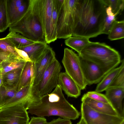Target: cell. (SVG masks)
<instances>
[{
	"label": "cell",
	"instance_id": "cell-33",
	"mask_svg": "<svg viewBox=\"0 0 124 124\" xmlns=\"http://www.w3.org/2000/svg\"><path fill=\"white\" fill-rule=\"evenodd\" d=\"M110 87H124V68L117 76Z\"/></svg>",
	"mask_w": 124,
	"mask_h": 124
},
{
	"label": "cell",
	"instance_id": "cell-21",
	"mask_svg": "<svg viewBox=\"0 0 124 124\" xmlns=\"http://www.w3.org/2000/svg\"><path fill=\"white\" fill-rule=\"evenodd\" d=\"M35 75L34 62L31 61L26 62L23 68L17 86V91L28 85H33Z\"/></svg>",
	"mask_w": 124,
	"mask_h": 124
},
{
	"label": "cell",
	"instance_id": "cell-31",
	"mask_svg": "<svg viewBox=\"0 0 124 124\" xmlns=\"http://www.w3.org/2000/svg\"><path fill=\"white\" fill-rule=\"evenodd\" d=\"M15 47L10 40L6 37L0 38V53L8 52L18 54L15 50Z\"/></svg>",
	"mask_w": 124,
	"mask_h": 124
},
{
	"label": "cell",
	"instance_id": "cell-14",
	"mask_svg": "<svg viewBox=\"0 0 124 124\" xmlns=\"http://www.w3.org/2000/svg\"><path fill=\"white\" fill-rule=\"evenodd\" d=\"M0 72L1 73L23 68L26 62L18 54L8 52L0 53Z\"/></svg>",
	"mask_w": 124,
	"mask_h": 124
},
{
	"label": "cell",
	"instance_id": "cell-35",
	"mask_svg": "<svg viewBox=\"0 0 124 124\" xmlns=\"http://www.w3.org/2000/svg\"><path fill=\"white\" fill-rule=\"evenodd\" d=\"M46 124H72V122L70 120L59 117L47 122Z\"/></svg>",
	"mask_w": 124,
	"mask_h": 124
},
{
	"label": "cell",
	"instance_id": "cell-22",
	"mask_svg": "<svg viewBox=\"0 0 124 124\" xmlns=\"http://www.w3.org/2000/svg\"><path fill=\"white\" fill-rule=\"evenodd\" d=\"M121 64L109 71L98 84L95 91L99 93L105 91L110 87L119 74L124 68V59L121 60Z\"/></svg>",
	"mask_w": 124,
	"mask_h": 124
},
{
	"label": "cell",
	"instance_id": "cell-39",
	"mask_svg": "<svg viewBox=\"0 0 124 124\" xmlns=\"http://www.w3.org/2000/svg\"><path fill=\"white\" fill-rule=\"evenodd\" d=\"M121 124H124V121Z\"/></svg>",
	"mask_w": 124,
	"mask_h": 124
},
{
	"label": "cell",
	"instance_id": "cell-41",
	"mask_svg": "<svg viewBox=\"0 0 124 124\" xmlns=\"http://www.w3.org/2000/svg\"><path fill=\"white\" fill-rule=\"evenodd\" d=\"M77 124H78V123Z\"/></svg>",
	"mask_w": 124,
	"mask_h": 124
},
{
	"label": "cell",
	"instance_id": "cell-13",
	"mask_svg": "<svg viewBox=\"0 0 124 124\" xmlns=\"http://www.w3.org/2000/svg\"><path fill=\"white\" fill-rule=\"evenodd\" d=\"M29 0H6L7 16L9 26L17 22L26 11Z\"/></svg>",
	"mask_w": 124,
	"mask_h": 124
},
{
	"label": "cell",
	"instance_id": "cell-37",
	"mask_svg": "<svg viewBox=\"0 0 124 124\" xmlns=\"http://www.w3.org/2000/svg\"><path fill=\"white\" fill-rule=\"evenodd\" d=\"M78 124H86L83 118L81 117L80 121L78 123Z\"/></svg>",
	"mask_w": 124,
	"mask_h": 124
},
{
	"label": "cell",
	"instance_id": "cell-10",
	"mask_svg": "<svg viewBox=\"0 0 124 124\" xmlns=\"http://www.w3.org/2000/svg\"><path fill=\"white\" fill-rule=\"evenodd\" d=\"M81 117L86 124H121L124 117L102 113L92 109L82 102L81 105Z\"/></svg>",
	"mask_w": 124,
	"mask_h": 124
},
{
	"label": "cell",
	"instance_id": "cell-8",
	"mask_svg": "<svg viewBox=\"0 0 124 124\" xmlns=\"http://www.w3.org/2000/svg\"><path fill=\"white\" fill-rule=\"evenodd\" d=\"M62 66L56 59L54 60L44 72L39 83L33 86L35 93L41 97L51 93L58 85Z\"/></svg>",
	"mask_w": 124,
	"mask_h": 124
},
{
	"label": "cell",
	"instance_id": "cell-25",
	"mask_svg": "<svg viewBox=\"0 0 124 124\" xmlns=\"http://www.w3.org/2000/svg\"><path fill=\"white\" fill-rule=\"evenodd\" d=\"M108 38L111 40L123 38L124 37V21H116L108 34Z\"/></svg>",
	"mask_w": 124,
	"mask_h": 124
},
{
	"label": "cell",
	"instance_id": "cell-11",
	"mask_svg": "<svg viewBox=\"0 0 124 124\" xmlns=\"http://www.w3.org/2000/svg\"><path fill=\"white\" fill-rule=\"evenodd\" d=\"M28 113L24 108L20 106L0 109V124H28Z\"/></svg>",
	"mask_w": 124,
	"mask_h": 124
},
{
	"label": "cell",
	"instance_id": "cell-15",
	"mask_svg": "<svg viewBox=\"0 0 124 124\" xmlns=\"http://www.w3.org/2000/svg\"><path fill=\"white\" fill-rule=\"evenodd\" d=\"M55 59L54 52L49 46L39 59L34 62L35 75L33 86L39 83L45 72Z\"/></svg>",
	"mask_w": 124,
	"mask_h": 124
},
{
	"label": "cell",
	"instance_id": "cell-32",
	"mask_svg": "<svg viewBox=\"0 0 124 124\" xmlns=\"http://www.w3.org/2000/svg\"><path fill=\"white\" fill-rule=\"evenodd\" d=\"M82 96L88 97L98 101L110 104L105 94L95 91L88 92Z\"/></svg>",
	"mask_w": 124,
	"mask_h": 124
},
{
	"label": "cell",
	"instance_id": "cell-5",
	"mask_svg": "<svg viewBox=\"0 0 124 124\" xmlns=\"http://www.w3.org/2000/svg\"><path fill=\"white\" fill-rule=\"evenodd\" d=\"M58 14L57 39L72 36L75 15L78 0H55Z\"/></svg>",
	"mask_w": 124,
	"mask_h": 124
},
{
	"label": "cell",
	"instance_id": "cell-4",
	"mask_svg": "<svg viewBox=\"0 0 124 124\" xmlns=\"http://www.w3.org/2000/svg\"><path fill=\"white\" fill-rule=\"evenodd\" d=\"M9 28L10 32L20 33L24 36L35 41H45L41 25L32 11L29 0L28 8L24 15Z\"/></svg>",
	"mask_w": 124,
	"mask_h": 124
},
{
	"label": "cell",
	"instance_id": "cell-18",
	"mask_svg": "<svg viewBox=\"0 0 124 124\" xmlns=\"http://www.w3.org/2000/svg\"><path fill=\"white\" fill-rule=\"evenodd\" d=\"M81 101L82 102L96 111L107 115L120 116L110 104L98 101L83 96Z\"/></svg>",
	"mask_w": 124,
	"mask_h": 124
},
{
	"label": "cell",
	"instance_id": "cell-26",
	"mask_svg": "<svg viewBox=\"0 0 124 124\" xmlns=\"http://www.w3.org/2000/svg\"><path fill=\"white\" fill-rule=\"evenodd\" d=\"M115 15L112 12L109 7L106 8V15L105 19L103 30L101 34L108 35L115 22L116 21Z\"/></svg>",
	"mask_w": 124,
	"mask_h": 124
},
{
	"label": "cell",
	"instance_id": "cell-23",
	"mask_svg": "<svg viewBox=\"0 0 124 124\" xmlns=\"http://www.w3.org/2000/svg\"><path fill=\"white\" fill-rule=\"evenodd\" d=\"M86 37L71 36L65 40V45L73 49L79 54L82 50L91 42Z\"/></svg>",
	"mask_w": 124,
	"mask_h": 124
},
{
	"label": "cell",
	"instance_id": "cell-36",
	"mask_svg": "<svg viewBox=\"0 0 124 124\" xmlns=\"http://www.w3.org/2000/svg\"><path fill=\"white\" fill-rule=\"evenodd\" d=\"M15 49L18 55L26 62L31 61L27 54L25 51L15 47Z\"/></svg>",
	"mask_w": 124,
	"mask_h": 124
},
{
	"label": "cell",
	"instance_id": "cell-19",
	"mask_svg": "<svg viewBox=\"0 0 124 124\" xmlns=\"http://www.w3.org/2000/svg\"><path fill=\"white\" fill-rule=\"evenodd\" d=\"M49 46L45 41H36L31 45L18 49L25 51L31 61L35 62L39 59Z\"/></svg>",
	"mask_w": 124,
	"mask_h": 124
},
{
	"label": "cell",
	"instance_id": "cell-27",
	"mask_svg": "<svg viewBox=\"0 0 124 124\" xmlns=\"http://www.w3.org/2000/svg\"><path fill=\"white\" fill-rule=\"evenodd\" d=\"M58 11L55 0H54L52 12L50 32V41L52 42L55 41L57 38V22Z\"/></svg>",
	"mask_w": 124,
	"mask_h": 124
},
{
	"label": "cell",
	"instance_id": "cell-30",
	"mask_svg": "<svg viewBox=\"0 0 124 124\" xmlns=\"http://www.w3.org/2000/svg\"><path fill=\"white\" fill-rule=\"evenodd\" d=\"M107 7H109L112 12L116 16L124 9V0H102Z\"/></svg>",
	"mask_w": 124,
	"mask_h": 124
},
{
	"label": "cell",
	"instance_id": "cell-20",
	"mask_svg": "<svg viewBox=\"0 0 124 124\" xmlns=\"http://www.w3.org/2000/svg\"><path fill=\"white\" fill-rule=\"evenodd\" d=\"M23 68L17 69L2 73L1 85L9 89L17 88Z\"/></svg>",
	"mask_w": 124,
	"mask_h": 124
},
{
	"label": "cell",
	"instance_id": "cell-17",
	"mask_svg": "<svg viewBox=\"0 0 124 124\" xmlns=\"http://www.w3.org/2000/svg\"><path fill=\"white\" fill-rule=\"evenodd\" d=\"M58 84L68 97L77 98L81 94L80 88L65 72H60L58 77Z\"/></svg>",
	"mask_w": 124,
	"mask_h": 124
},
{
	"label": "cell",
	"instance_id": "cell-29",
	"mask_svg": "<svg viewBox=\"0 0 124 124\" xmlns=\"http://www.w3.org/2000/svg\"><path fill=\"white\" fill-rule=\"evenodd\" d=\"M17 91V88L9 89L1 85L0 87V107L10 100Z\"/></svg>",
	"mask_w": 124,
	"mask_h": 124
},
{
	"label": "cell",
	"instance_id": "cell-6",
	"mask_svg": "<svg viewBox=\"0 0 124 124\" xmlns=\"http://www.w3.org/2000/svg\"><path fill=\"white\" fill-rule=\"evenodd\" d=\"M33 13L42 27L45 41L50 43V32L54 0H29Z\"/></svg>",
	"mask_w": 124,
	"mask_h": 124
},
{
	"label": "cell",
	"instance_id": "cell-40",
	"mask_svg": "<svg viewBox=\"0 0 124 124\" xmlns=\"http://www.w3.org/2000/svg\"><path fill=\"white\" fill-rule=\"evenodd\" d=\"M1 62V61L0 60V62Z\"/></svg>",
	"mask_w": 124,
	"mask_h": 124
},
{
	"label": "cell",
	"instance_id": "cell-38",
	"mask_svg": "<svg viewBox=\"0 0 124 124\" xmlns=\"http://www.w3.org/2000/svg\"><path fill=\"white\" fill-rule=\"evenodd\" d=\"M2 85V73L0 72V87Z\"/></svg>",
	"mask_w": 124,
	"mask_h": 124
},
{
	"label": "cell",
	"instance_id": "cell-24",
	"mask_svg": "<svg viewBox=\"0 0 124 124\" xmlns=\"http://www.w3.org/2000/svg\"><path fill=\"white\" fill-rule=\"evenodd\" d=\"M6 37L10 40L17 49L31 45L36 42L15 32H10Z\"/></svg>",
	"mask_w": 124,
	"mask_h": 124
},
{
	"label": "cell",
	"instance_id": "cell-7",
	"mask_svg": "<svg viewBox=\"0 0 124 124\" xmlns=\"http://www.w3.org/2000/svg\"><path fill=\"white\" fill-rule=\"evenodd\" d=\"M62 62L65 72L74 80L81 90L85 89L87 85L79 55L71 49L65 48Z\"/></svg>",
	"mask_w": 124,
	"mask_h": 124
},
{
	"label": "cell",
	"instance_id": "cell-1",
	"mask_svg": "<svg viewBox=\"0 0 124 124\" xmlns=\"http://www.w3.org/2000/svg\"><path fill=\"white\" fill-rule=\"evenodd\" d=\"M107 7L102 0H78L72 36L89 39L101 34Z\"/></svg>",
	"mask_w": 124,
	"mask_h": 124
},
{
	"label": "cell",
	"instance_id": "cell-12",
	"mask_svg": "<svg viewBox=\"0 0 124 124\" xmlns=\"http://www.w3.org/2000/svg\"><path fill=\"white\" fill-rule=\"evenodd\" d=\"M79 56L87 85L98 84L108 73L95 63Z\"/></svg>",
	"mask_w": 124,
	"mask_h": 124
},
{
	"label": "cell",
	"instance_id": "cell-9",
	"mask_svg": "<svg viewBox=\"0 0 124 124\" xmlns=\"http://www.w3.org/2000/svg\"><path fill=\"white\" fill-rule=\"evenodd\" d=\"M33 87V85H29L18 91L14 97L0 109L17 106L23 107L27 110L37 105L39 102L41 97L35 93Z\"/></svg>",
	"mask_w": 124,
	"mask_h": 124
},
{
	"label": "cell",
	"instance_id": "cell-34",
	"mask_svg": "<svg viewBox=\"0 0 124 124\" xmlns=\"http://www.w3.org/2000/svg\"><path fill=\"white\" fill-rule=\"evenodd\" d=\"M47 122L44 117H32L28 124H46Z\"/></svg>",
	"mask_w": 124,
	"mask_h": 124
},
{
	"label": "cell",
	"instance_id": "cell-16",
	"mask_svg": "<svg viewBox=\"0 0 124 124\" xmlns=\"http://www.w3.org/2000/svg\"><path fill=\"white\" fill-rule=\"evenodd\" d=\"M105 91V95L110 104L120 116L124 117L122 102L124 97V87H110Z\"/></svg>",
	"mask_w": 124,
	"mask_h": 124
},
{
	"label": "cell",
	"instance_id": "cell-3",
	"mask_svg": "<svg viewBox=\"0 0 124 124\" xmlns=\"http://www.w3.org/2000/svg\"><path fill=\"white\" fill-rule=\"evenodd\" d=\"M78 55L95 63L108 73L121 61L119 52L104 43L91 42Z\"/></svg>",
	"mask_w": 124,
	"mask_h": 124
},
{
	"label": "cell",
	"instance_id": "cell-28",
	"mask_svg": "<svg viewBox=\"0 0 124 124\" xmlns=\"http://www.w3.org/2000/svg\"><path fill=\"white\" fill-rule=\"evenodd\" d=\"M7 16L6 0H0V32L9 27Z\"/></svg>",
	"mask_w": 124,
	"mask_h": 124
},
{
	"label": "cell",
	"instance_id": "cell-2",
	"mask_svg": "<svg viewBox=\"0 0 124 124\" xmlns=\"http://www.w3.org/2000/svg\"><path fill=\"white\" fill-rule=\"evenodd\" d=\"M28 110V113L38 116H57L70 120L78 118L80 115L66 99L58 84L52 92L42 96L38 103Z\"/></svg>",
	"mask_w": 124,
	"mask_h": 124
}]
</instances>
